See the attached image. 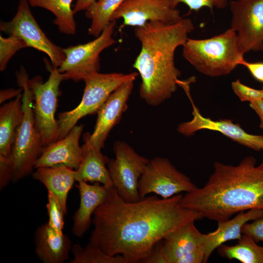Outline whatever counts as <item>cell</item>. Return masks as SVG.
Instances as JSON below:
<instances>
[{
    "instance_id": "6da1fadb",
    "label": "cell",
    "mask_w": 263,
    "mask_h": 263,
    "mask_svg": "<svg viewBox=\"0 0 263 263\" xmlns=\"http://www.w3.org/2000/svg\"><path fill=\"white\" fill-rule=\"evenodd\" d=\"M182 196H146L127 202L113 186L93 214L89 242L109 256L119 255L127 263H142L159 241L203 218L200 213L180 206Z\"/></svg>"
},
{
    "instance_id": "7a4b0ae2",
    "label": "cell",
    "mask_w": 263,
    "mask_h": 263,
    "mask_svg": "<svg viewBox=\"0 0 263 263\" xmlns=\"http://www.w3.org/2000/svg\"><path fill=\"white\" fill-rule=\"evenodd\" d=\"M205 185L183 195L180 207L217 222L251 209L263 210V166L248 156L237 165L215 162Z\"/></svg>"
},
{
    "instance_id": "3957f363",
    "label": "cell",
    "mask_w": 263,
    "mask_h": 263,
    "mask_svg": "<svg viewBox=\"0 0 263 263\" xmlns=\"http://www.w3.org/2000/svg\"><path fill=\"white\" fill-rule=\"evenodd\" d=\"M194 29L188 18L172 24L150 21L134 27L141 50L132 66L141 79L140 96L148 105H160L184 83L179 79L181 73L175 66L174 55Z\"/></svg>"
},
{
    "instance_id": "277c9868",
    "label": "cell",
    "mask_w": 263,
    "mask_h": 263,
    "mask_svg": "<svg viewBox=\"0 0 263 263\" xmlns=\"http://www.w3.org/2000/svg\"><path fill=\"white\" fill-rule=\"evenodd\" d=\"M182 56L198 72L210 77L230 74L244 59L236 32L231 28L206 39L188 38Z\"/></svg>"
},
{
    "instance_id": "5b68a950",
    "label": "cell",
    "mask_w": 263,
    "mask_h": 263,
    "mask_svg": "<svg viewBox=\"0 0 263 263\" xmlns=\"http://www.w3.org/2000/svg\"><path fill=\"white\" fill-rule=\"evenodd\" d=\"M18 84L23 89V117L18 128L10 157L13 170V182H17L32 173L44 146L35 122L33 95L28 85V75L21 67L16 73Z\"/></svg>"
},
{
    "instance_id": "8992f818",
    "label": "cell",
    "mask_w": 263,
    "mask_h": 263,
    "mask_svg": "<svg viewBox=\"0 0 263 263\" xmlns=\"http://www.w3.org/2000/svg\"><path fill=\"white\" fill-rule=\"evenodd\" d=\"M138 75L137 72H98L84 79L85 88L80 103L74 109L58 115V140L64 138L82 117L97 113L113 92L123 83L135 80Z\"/></svg>"
},
{
    "instance_id": "52a82bcc",
    "label": "cell",
    "mask_w": 263,
    "mask_h": 263,
    "mask_svg": "<svg viewBox=\"0 0 263 263\" xmlns=\"http://www.w3.org/2000/svg\"><path fill=\"white\" fill-rule=\"evenodd\" d=\"M50 72L49 76L45 82L38 75L28 80L35 101L33 110L36 124L44 147L58 138V125L55 113L60 94L59 86L64 80L63 75L58 72L57 68H50Z\"/></svg>"
},
{
    "instance_id": "ba28073f",
    "label": "cell",
    "mask_w": 263,
    "mask_h": 263,
    "mask_svg": "<svg viewBox=\"0 0 263 263\" xmlns=\"http://www.w3.org/2000/svg\"><path fill=\"white\" fill-rule=\"evenodd\" d=\"M116 23V20L111 21L101 34L91 41L62 48L65 58L57 69L63 75L64 80L83 81L99 72L100 54L116 42L113 38Z\"/></svg>"
},
{
    "instance_id": "9c48e42d",
    "label": "cell",
    "mask_w": 263,
    "mask_h": 263,
    "mask_svg": "<svg viewBox=\"0 0 263 263\" xmlns=\"http://www.w3.org/2000/svg\"><path fill=\"white\" fill-rule=\"evenodd\" d=\"M113 151L115 157L110 159L107 164L113 186L124 200L136 202L140 199L138 182L150 160L122 141L114 143Z\"/></svg>"
},
{
    "instance_id": "30bf717a",
    "label": "cell",
    "mask_w": 263,
    "mask_h": 263,
    "mask_svg": "<svg viewBox=\"0 0 263 263\" xmlns=\"http://www.w3.org/2000/svg\"><path fill=\"white\" fill-rule=\"evenodd\" d=\"M197 187L189 178L178 170L166 158L150 160L138 185L140 198L151 193L167 199L182 192H188Z\"/></svg>"
},
{
    "instance_id": "8fae6325",
    "label": "cell",
    "mask_w": 263,
    "mask_h": 263,
    "mask_svg": "<svg viewBox=\"0 0 263 263\" xmlns=\"http://www.w3.org/2000/svg\"><path fill=\"white\" fill-rule=\"evenodd\" d=\"M28 0H19L17 12L12 20L1 21L0 30L9 35L22 38L28 47L46 54L52 67L58 68L65 56L62 48L52 42L43 32L30 7Z\"/></svg>"
},
{
    "instance_id": "7c38bea8",
    "label": "cell",
    "mask_w": 263,
    "mask_h": 263,
    "mask_svg": "<svg viewBox=\"0 0 263 263\" xmlns=\"http://www.w3.org/2000/svg\"><path fill=\"white\" fill-rule=\"evenodd\" d=\"M228 5L230 28L244 53L263 51V0H232Z\"/></svg>"
},
{
    "instance_id": "4fadbf2b",
    "label": "cell",
    "mask_w": 263,
    "mask_h": 263,
    "mask_svg": "<svg viewBox=\"0 0 263 263\" xmlns=\"http://www.w3.org/2000/svg\"><path fill=\"white\" fill-rule=\"evenodd\" d=\"M183 18L169 0H126L114 12L111 21L122 19V28L141 26L150 21L172 24Z\"/></svg>"
},
{
    "instance_id": "5bb4252c",
    "label": "cell",
    "mask_w": 263,
    "mask_h": 263,
    "mask_svg": "<svg viewBox=\"0 0 263 263\" xmlns=\"http://www.w3.org/2000/svg\"><path fill=\"white\" fill-rule=\"evenodd\" d=\"M186 92L192 106L193 118L191 120L181 123L178 125L177 131L180 133L186 136H190L201 130L217 131L241 145L257 151L262 150L263 135L248 133L239 124L234 123L230 119L214 120L204 116L193 103L189 90Z\"/></svg>"
},
{
    "instance_id": "9a60e30c",
    "label": "cell",
    "mask_w": 263,
    "mask_h": 263,
    "mask_svg": "<svg viewBox=\"0 0 263 263\" xmlns=\"http://www.w3.org/2000/svg\"><path fill=\"white\" fill-rule=\"evenodd\" d=\"M134 80L127 81L117 88L98 110L93 132H86L84 137L94 148H104L111 131L120 121L128 109L127 102L132 94Z\"/></svg>"
},
{
    "instance_id": "2e32d148",
    "label": "cell",
    "mask_w": 263,
    "mask_h": 263,
    "mask_svg": "<svg viewBox=\"0 0 263 263\" xmlns=\"http://www.w3.org/2000/svg\"><path fill=\"white\" fill-rule=\"evenodd\" d=\"M194 222H190L156 244L154 257L157 263H178L182 258L196 251L205 252L206 233H201Z\"/></svg>"
},
{
    "instance_id": "e0dca14e",
    "label": "cell",
    "mask_w": 263,
    "mask_h": 263,
    "mask_svg": "<svg viewBox=\"0 0 263 263\" xmlns=\"http://www.w3.org/2000/svg\"><path fill=\"white\" fill-rule=\"evenodd\" d=\"M83 125H75L63 138L45 147L35 169L64 165L77 169L82 158V148L79 141Z\"/></svg>"
},
{
    "instance_id": "ac0fdd59",
    "label": "cell",
    "mask_w": 263,
    "mask_h": 263,
    "mask_svg": "<svg viewBox=\"0 0 263 263\" xmlns=\"http://www.w3.org/2000/svg\"><path fill=\"white\" fill-rule=\"evenodd\" d=\"M34 237L35 254L42 263H63L68 260L73 245L67 235L47 223L38 227Z\"/></svg>"
},
{
    "instance_id": "d6986e66",
    "label": "cell",
    "mask_w": 263,
    "mask_h": 263,
    "mask_svg": "<svg viewBox=\"0 0 263 263\" xmlns=\"http://www.w3.org/2000/svg\"><path fill=\"white\" fill-rule=\"evenodd\" d=\"M76 186L79 193L80 202L73 216L72 232L75 237H82L92 223V215L106 200L109 188L99 183L89 184L79 181Z\"/></svg>"
},
{
    "instance_id": "ffe728a7",
    "label": "cell",
    "mask_w": 263,
    "mask_h": 263,
    "mask_svg": "<svg viewBox=\"0 0 263 263\" xmlns=\"http://www.w3.org/2000/svg\"><path fill=\"white\" fill-rule=\"evenodd\" d=\"M262 216L263 210L251 209L239 212L232 219L218 222V226L215 231L206 233L204 244L205 263L219 246L227 241L239 240L242 236V228L244 224Z\"/></svg>"
},
{
    "instance_id": "44dd1931",
    "label": "cell",
    "mask_w": 263,
    "mask_h": 263,
    "mask_svg": "<svg viewBox=\"0 0 263 263\" xmlns=\"http://www.w3.org/2000/svg\"><path fill=\"white\" fill-rule=\"evenodd\" d=\"M36 169L32 173L33 178L43 184L47 191L53 194L66 214L68 194L75 181V170L64 165Z\"/></svg>"
},
{
    "instance_id": "7402d4cb",
    "label": "cell",
    "mask_w": 263,
    "mask_h": 263,
    "mask_svg": "<svg viewBox=\"0 0 263 263\" xmlns=\"http://www.w3.org/2000/svg\"><path fill=\"white\" fill-rule=\"evenodd\" d=\"M82 158L78 168L75 170V181L99 183L108 188L113 184L106 165L109 158L101 150L93 147L83 137Z\"/></svg>"
},
{
    "instance_id": "603a6c76",
    "label": "cell",
    "mask_w": 263,
    "mask_h": 263,
    "mask_svg": "<svg viewBox=\"0 0 263 263\" xmlns=\"http://www.w3.org/2000/svg\"><path fill=\"white\" fill-rule=\"evenodd\" d=\"M23 94L0 108V155L10 156L16 132L23 117Z\"/></svg>"
},
{
    "instance_id": "cb8c5ba5",
    "label": "cell",
    "mask_w": 263,
    "mask_h": 263,
    "mask_svg": "<svg viewBox=\"0 0 263 263\" xmlns=\"http://www.w3.org/2000/svg\"><path fill=\"white\" fill-rule=\"evenodd\" d=\"M73 0H28L30 6L40 7L52 12L55 16L53 22L59 31L66 35L76 32L74 13L71 7Z\"/></svg>"
},
{
    "instance_id": "d4e9b609",
    "label": "cell",
    "mask_w": 263,
    "mask_h": 263,
    "mask_svg": "<svg viewBox=\"0 0 263 263\" xmlns=\"http://www.w3.org/2000/svg\"><path fill=\"white\" fill-rule=\"evenodd\" d=\"M223 258L237 260L242 263H263V246L250 236L243 234L238 243L233 245L223 244L217 248Z\"/></svg>"
},
{
    "instance_id": "484cf974",
    "label": "cell",
    "mask_w": 263,
    "mask_h": 263,
    "mask_svg": "<svg viewBox=\"0 0 263 263\" xmlns=\"http://www.w3.org/2000/svg\"><path fill=\"white\" fill-rule=\"evenodd\" d=\"M126 0H96L85 10L86 17L91 20L89 35L98 37L111 21V18Z\"/></svg>"
},
{
    "instance_id": "4316f807",
    "label": "cell",
    "mask_w": 263,
    "mask_h": 263,
    "mask_svg": "<svg viewBox=\"0 0 263 263\" xmlns=\"http://www.w3.org/2000/svg\"><path fill=\"white\" fill-rule=\"evenodd\" d=\"M71 253L73 259L70 263H127L122 256H109L89 242L85 247L78 244H73Z\"/></svg>"
},
{
    "instance_id": "83f0119b",
    "label": "cell",
    "mask_w": 263,
    "mask_h": 263,
    "mask_svg": "<svg viewBox=\"0 0 263 263\" xmlns=\"http://www.w3.org/2000/svg\"><path fill=\"white\" fill-rule=\"evenodd\" d=\"M28 47L21 38L13 35L7 38L0 36V70L4 71L12 56L20 49Z\"/></svg>"
},
{
    "instance_id": "f1b7e54d",
    "label": "cell",
    "mask_w": 263,
    "mask_h": 263,
    "mask_svg": "<svg viewBox=\"0 0 263 263\" xmlns=\"http://www.w3.org/2000/svg\"><path fill=\"white\" fill-rule=\"evenodd\" d=\"M47 192V203L46 204L48 216L47 223L56 231L63 233L64 215L66 214L53 194L50 192Z\"/></svg>"
},
{
    "instance_id": "f546056e",
    "label": "cell",
    "mask_w": 263,
    "mask_h": 263,
    "mask_svg": "<svg viewBox=\"0 0 263 263\" xmlns=\"http://www.w3.org/2000/svg\"><path fill=\"white\" fill-rule=\"evenodd\" d=\"M173 8H176L180 3L185 4L189 11H199L203 7H207L212 11L213 8L222 9L228 5V0H169Z\"/></svg>"
},
{
    "instance_id": "4dcf8cb0",
    "label": "cell",
    "mask_w": 263,
    "mask_h": 263,
    "mask_svg": "<svg viewBox=\"0 0 263 263\" xmlns=\"http://www.w3.org/2000/svg\"><path fill=\"white\" fill-rule=\"evenodd\" d=\"M232 89L242 102H251L263 98V90L256 89L243 84L240 79L231 83Z\"/></svg>"
},
{
    "instance_id": "1f68e13d",
    "label": "cell",
    "mask_w": 263,
    "mask_h": 263,
    "mask_svg": "<svg viewBox=\"0 0 263 263\" xmlns=\"http://www.w3.org/2000/svg\"><path fill=\"white\" fill-rule=\"evenodd\" d=\"M243 234L252 238L257 243H263V216L244 224L242 228Z\"/></svg>"
},
{
    "instance_id": "d6a6232c",
    "label": "cell",
    "mask_w": 263,
    "mask_h": 263,
    "mask_svg": "<svg viewBox=\"0 0 263 263\" xmlns=\"http://www.w3.org/2000/svg\"><path fill=\"white\" fill-rule=\"evenodd\" d=\"M14 178V170L10 157L0 155V189L1 190Z\"/></svg>"
},
{
    "instance_id": "836d02e7",
    "label": "cell",
    "mask_w": 263,
    "mask_h": 263,
    "mask_svg": "<svg viewBox=\"0 0 263 263\" xmlns=\"http://www.w3.org/2000/svg\"><path fill=\"white\" fill-rule=\"evenodd\" d=\"M240 65L245 67L256 80L263 83V62H249L244 59Z\"/></svg>"
},
{
    "instance_id": "e575fe53",
    "label": "cell",
    "mask_w": 263,
    "mask_h": 263,
    "mask_svg": "<svg viewBox=\"0 0 263 263\" xmlns=\"http://www.w3.org/2000/svg\"><path fill=\"white\" fill-rule=\"evenodd\" d=\"M23 89L20 88L18 89L13 88L2 90L0 92V103L2 104L4 102L13 97H16L21 94Z\"/></svg>"
},
{
    "instance_id": "d590c367",
    "label": "cell",
    "mask_w": 263,
    "mask_h": 263,
    "mask_svg": "<svg viewBox=\"0 0 263 263\" xmlns=\"http://www.w3.org/2000/svg\"><path fill=\"white\" fill-rule=\"evenodd\" d=\"M249 106L260 118L259 127L263 130V98L250 102Z\"/></svg>"
},
{
    "instance_id": "8d00e7d4",
    "label": "cell",
    "mask_w": 263,
    "mask_h": 263,
    "mask_svg": "<svg viewBox=\"0 0 263 263\" xmlns=\"http://www.w3.org/2000/svg\"><path fill=\"white\" fill-rule=\"evenodd\" d=\"M96 0H76L74 7L73 12L74 14L85 10L87 8Z\"/></svg>"
},
{
    "instance_id": "74e56055",
    "label": "cell",
    "mask_w": 263,
    "mask_h": 263,
    "mask_svg": "<svg viewBox=\"0 0 263 263\" xmlns=\"http://www.w3.org/2000/svg\"><path fill=\"white\" fill-rule=\"evenodd\" d=\"M262 150H263V145L262 146ZM261 164L263 166V161H262V163Z\"/></svg>"
},
{
    "instance_id": "f35d334b",
    "label": "cell",
    "mask_w": 263,
    "mask_h": 263,
    "mask_svg": "<svg viewBox=\"0 0 263 263\" xmlns=\"http://www.w3.org/2000/svg\"><path fill=\"white\" fill-rule=\"evenodd\" d=\"M262 89L263 90V87Z\"/></svg>"
}]
</instances>
